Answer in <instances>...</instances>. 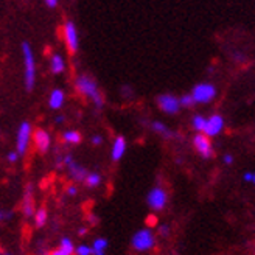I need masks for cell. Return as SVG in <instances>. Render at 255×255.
Listing matches in <instances>:
<instances>
[{"label": "cell", "instance_id": "26", "mask_svg": "<svg viewBox=\"0 0 255 255\" xmlns=\"http://www.w3.org/2000/svg\"><path fill=\"white\" fill-rule=\"evenodd\" d=\"M20 154H19V152L17 151H11L9 152V154L6 156V159H8V162H11V163H14L16 160H17V157H19Z\"/></svg>", "mask_w": 255, "mask_h": 255}, {"label": "cell", "instance_id": "37", "mask_svg": "<svg viewBox=\"0 0 255 255\" xmlns=\"http://www.w3.org/2000/svg\"><path fill=\"white\" fill-rule=\"evenodd\" d=\"M3 255H8V254H3Z\"/></svg>", "mask_w": 255, "mask_h": 255}, {"label": "cell", "instance_id": "17", "mask_svg": "<svg viewBox=\"0 0 255 255\" xmlns=\"http://www.w3.org/2000/svg\"><path fill=\"white\" fill-rule=\"evenodd\" d=\"M62 138H64V142L66 143H72V145H76V143H80L81 142V134L78 131H66L62 134Z\"/></svg>", "mask_w": 255, "mask_h": 255}, {"label": "cell", "instance_id": "29", "mask_svg": "<svg viewBox=\"0 0 255 255\" xmlns=\"http://www.w3.org/2000/svg\"><path fill=\"white\" fill-rule=\"evenodd\" d=\"M101 142H103V138H101L100 135H94L92 137V143L94 145H101Z\"/></svg>", "mask_w": 255, "mask_h": 255}, {"label": "cell", "instance_id": "31", "mask_svg": "<svg viewBox=\"0 0 255 255\" xmlns=\"http://www.w3.org/2000/svg\"><path fill=\"white\" fill-rule=\"evenodd\" d=\"M45 3H47V6H50V8H55V6L58 5V0H45Z\"/></svg>", "mask_w": 255, "mask_h": 255}, {"label": "cell", "instance_id": "10", "mask_svg": "<svg viewBox=\"0 0 255 255\" xmlns=\"http://www.w3.org/2000/svg\"><path fill=\"white\" fill-rule=\"evenodd\" d=\"M224 128V120L221 116H218V114H215V116H212L210 119H207V126H206V131H204V134L209 135V137H215L218 135Z\"/></svg>", "mask_w": 255, "mask_h": 255}, {"label": "cell", "instance_id": "1", "mask_svg": "<svg viewBox=\"0 0 255 255\" xmlns=\"http://www.w3.org/2000/svg\"><path fill=\"white\" fill-rule=\"evenodd\" d=\"M75 87H76V91H78L81 95H84L89 100H92L94 105L98 109L103 108V105H105L103 97H101V94L98 91V86H97V83L92 78H89V76H86V75L78 76L76 81H75Z\"/></svg>", "mask_w": 255, "mask_h": 255}, {"label": "cell", "instance_id": "9", "mask_svg": "<svg viewBox=\"0 0 255 255\" xmlns=\"http://www.w3.org/2000/svg\"><path fill=\"white\" fill-rule=\"evenodd\" d=\"M167 193H165V190H162L160 187H156L149 191L148 195V204L149 207H152L154 210H162L165 207V204H167Z\"/></svg>", "mask_w": 255, "mask_h": 255}, {"label": "cell", "instance_id": "15", "mask_svg": "<svg viewBox=\"0 0 255 255\" xmlns=\"http://www.w3.org/2000/svg\"><path fill=\"white\" fill-rule=\"evenodd\" d=\"M50 69L55 75H59L66 69V62H64V58L61 55H53L52 59H50Z\"/></svg>", "mask_w": 255, "mask_h": 255}, {"label": "cell", "instance_id": "20", "mask_svg": "<svg viewBox=\"0 0 255 255\" xmlns=\"http://www.w3.org/2000/svg\"><path fill=\"white\" fill-rule=\"evenodd\" d=\"M84 182H86V185H87L89 188H94V187L100 185V182H101V176H100L98 173H89Z\"/></svg>", "mask_w": 255, "mask_h": 255}, {"label": "cell", "instance_id": "11", "mask_svg": "<svg viewBox=\"0 0 255 255\" xmlns=\"http://www.w3.org/2000/svg\"><path fill=\"white\" fill-rule=\"evenodd\" d=\"M34 143L36 148L39 152H47V149L50 148V135L47 131L44 129H37L34 132Z\"/></svg>", "mask_w": 255, "mask_h": 255}, {"label": "cell", "instance_id": "23", "mask_svg": "<svg viewBox=\"0 0 255 255\" xmlns=\"http://www.w3.org/2000/svg\"><path fill=\"white\" fill-rule=\"evenodd\" d=\"M61 249H62V251H66V252L70 254V255L76 251L70 238H62V240H61Z\"/></svg>", "mask_w": 255, "mask_h": 255}, {"label": "cell", "instance_id": "34", "mask_svg": "<svg viewBox=\"0 0 255 255\" xmlns=\"http://www.w3.org/2000/svg\"><path fill=\"white\" fill-rule=\"evenodd\" d=\"M52 255H70V254H67L66 251H62V249L59 248L58 251H53V252H52Z\"/></svg>", "mask_w": 255, "mask_h": 255}, {"label": "cell", "instance_id": "13", "mask_svg": "<svg viewBox=\"0 0 255 255\" xmlns=\"http://www.w3.org/2000/svg\"><path fill=\"white\" fill-rule=\"evenodd\" d=\"M125 151H126V140L123 137H117L112 145V159L116 162L120 160L125 154Z\"/></svg>", "mask_w": 255, "mask_h": 255}, {"label": "cell", "instance_id": "2", "mask_svg": "<svg viewBox=\"0 0 255 255\" xmlns=\"http://www.w3.org/2000/svg\"><path fill=\"white\" fill-rule=\"evenodd\" d=\"M22 53H23V67H25V87L27 91H33L36 83V62L33 56V50L28 42H22Z\"/></svg>", "mask_w": 255, "mask_h": 255}, {"label": "cell", "instance_id": "21", "mask_svg": "<svg viewBox=\"0 0 255 255\" xmlns=\"http://www.w3.org/2000/svg\"><path fill=\"white\" fill-rule=\"evenodd\" d=\"M191 123H193V128H195L196 131H199V132H204V131H206L207 120L204 119V117L196 116V117H193V120H191Z\"/></svg>", "mask_w": 255, "mask_h": 255}, {"label": "cell", "instance_id": "4", "mask_svg": "<svg viewBox=\"0 0 255 255\" xmlns=\"http://www.w3.org/2000/svg\"><path fill=\"white\" fill-rule=\"evenodd\" d=\"M64 42H66L69 53L75 55L76 52H78V47H80L78 31H76L75 23L70 20H67L66 23H64Z\"/></svg>", "mask_w": 255, "mask_h": 255}, {"label": "cell", "instance_id": "16", "mask_svg": "<svg viewBox=\"0 0 255 255\" xmlns=\"http://www.w3.org/2000/svg\"><path fill=\"white\" fill-rule=\"evenodd\" d=\"M22 210L25 216H30L33 215V201H31V187H27V191H25V196H23V202H22Z\"/></svg>", "mask_w": 255, "mask_h": 255}, {"label": "cell", "instance_id": "27", "mask_svg": "<svg viewBox=\"0 0 255 255\" xmlns=\"http://www.w3.org/2000/svg\"><path fill=\"white\" fill-rule=\"evenodd\" d=\"M146 224H148L149 227H152V226H156V224H157V218H156V216H152V215H149V216H148V220H146Z\"/></svg>", "mask_w": 255, "mask_h": 255}, {"label": "cell", "instance_id": "33", "mask_svg": "<svg viewBox=\"0 0 255 255\" xmlns=\"http://www.w3.org/2000/svg\"><path fill=\"white\" fill-rule=\"evenodd\" d=\"M67 195H70V196H73V195H76V187H73V185H70V187L67 188Z\"/></svg>", "mask_w": 255, "mask_h": 255}, {"label": "cell", "instance_id": "19", "mask_svg": "<svg viewBox=\"0 0 255 255\" xmlns=\"http://www.w3.org/2000/svg\"><path fill=\"white\" fill-rule=\"evenodd\" d=\"M151 128H152V129H154L157 134H160V135H163V137H171V135H173V132H171L163 123H160V122H154V123L151 125Z\"/></svg>", "mask_w": 255, "mask_h": 255}, {"label": "cell", "instance_id": "18", "mask_svg": "<svg viewBox=\"0 0 255 255\" xmlns=\"http://www.w3.org/2000/svg\"><path fill=\"white\" fill-rule=\"evenodd\" d=\"M106 248H108V240H105V238H97L94 241V245H92L94 255H105Z\"/></svg>", "mask_w": 255, "mask_h": 255}, {"label": "cell", "instance_id": "8", "mask_svg": "<svg viewBox=\"0 0 255 255\" xmlns=\"http://www.w3.org/2000/svg\"><path fill=\"white\" fill-rule=\"evenodd\" d=\"M193 145L196 148V151L204 157V159H210L213 156V148L209 140V135L206 134H196L193 138Z\"/></svg>", "mask_w": 255, "mask_h": 255}, {"label": "cell", "instance_id": "6", "mask_svg": "<svg viewBox=\"0 0 255 255\" xmlns=\"http://www.w3.org/2000/svg\"><path fill=\"white\" fill-rule=\"evenodd\" d=\"M31 138V125L28 122H23L19 129H17V138H16V146H17V152L20 156H23L27 152L28 143Z\"/></svg>", "mask_w": 255, "mask_h": 255}, {"label": "cell", "instance_id": "24", "mask_svg": "<svg viewBox=\"0 0 255 255\" xmlns=\"http://www.w3.org/2000/svg\"><path fill=\"white\" fill-rule=\"evenodd\" d=\"M179 100H181V106H182V108H191V106H193V105L196 103L195 98H193V95H191V94H185V95H182Z\"/></svg>", "mask_w": 255, "mask_h": 255}, {"label": "cell", "instance_id": "25", "mask_svg": "<svg viewBox=\"0 0 255 255\" xmlns=\"http://www.w3.org/2000/svg\"><path fill=\"white\" fill-rule=\"evenodd\" d=\"M75 254H76V255H92V254H94V249H92V248H89V246H86V245H81V246L76 248Z\"/></svg>", "mask_w": 255, "mask_h": 255}, {"label": "cell", "instance_id": "28", "mask_svg": "<svg viewBox=\"0 0 255 255\" xmlns=\"http://www.w3.org/2000/svg\"><path fill=\"white\" fill-rule=\"evenodd\" d=\"M159 232H160V235H162V237L168 235V232H170V227H168V226H160V227H159Z\"/></svg>", "mask_w": 255, "mask_h": 255}, {"label": "cell", "instance_id": "7", "mask_svg": "<svg viewBox=\"0 0 255 255\" xmlns=\"http://www.w3.org/2000/svg\"><path fill=\"white\" fill-rule=\"evenodd\" d=\"M157 105L159 108L167 112V114H177L181 109V100L176 98L174 95H170V94H163L157 98Z\"/></svg>", "mask_w": 255, "mask_h": 255}, {"label": "cell", "instance_id": "14", "mask_svg": "<svg viewBox=\"0 0 255 255\" xmlns=\"http://www.w3.org/2000/svg\"><path fill=\"white\" fill-rule=\"evenodd\" d=\"M64 92L61 91V89H55V91H52V94H50V98H48V105L52 109H59L62 105H64Z\"/></svg>", "mask_w": 255, "mask_h": 255}, {"label": "cell", "instance_id": "22", "mask_svg": "<svg viewBox=\"0 0 255 255\" xmlns=\"http://www.w3.org/2000/svg\"><path fill=\"white\" fill-rule=\"evenodd\" d=\"M45 220H47V212H45V209H39V210L36 212V215H34V223H36V226L37 227H42L45 224Z\"/></svg>", "mask_w": 255, "mask_h": 255}, {"label": "cell", "instance_id": "3", "mask_svg": "<svg viewBox=\"0 0 255 255\" xmlns=\"http://www.w3.org/2000/svg\"><path fill=\"white\" fill-rule=\"evenodd\" d=\"M156 245V237L149 229H143V231H138L132 237V248L138 252H145L152 249Z\"/></svg>", "mask_w": 255, "mask_h": 255}, {"label": "cell", "instance_id": "35", "mask_svg": "<svg viewBox=\"0 0 255 255\" xmlns=\"http://www.w3.org/2000/svg\"><path fill=\"white\" fill-rule=\"evenodd\" d=\"M55 122H56V123H62V122H64V117H61V116H59V117H56V120H55Z\"/></svg>", "mask_w": 255, "mask_h": 255}, {"label": "cell", "instance_id": "30", "mask_svg": "<svg viewBox=\"0 0 255 255\" xmlns=\"http://www.w3.org/2000/svg\"><path fill=\"white\" fill-rule=\"evenodd\" d=\"M243 179H245L246 182H252V181H254V173H246V174L243 176Z\"/></svg>", "mask_w": 255, "mask_h": 255}, {"label": "cell", "instance_id": "36", "mask_svg": "<svg viewBox=\"0 0 255 255\" xmlns=\"http://www.w3.org/2000/svg\"><path fill=\"white\" fill-rule=\"evenodd\" d=\"M252 182H254V184H255V173H254V181H252Z\"/></svg>", "mask_w": 255, "mask_h": 255}, {"label": "cell", "instance_id": "32", "mask_svg": "<svg viewBox=\"0 0 255 255\" xmlns=\"http://www.w3.org/2000/svg\"><path fill=\"white\" fill-rule=\"evenodd\" d=\"M234 162V157L231 156V154H226L224 156V163H227V165H231Z\"/></svg>", "mask_w": 255, "mask_h": 255}, {"label": "cell", "instance_id": "12", "mask_svg": "<svg viewBox=\"0 0 255 255\" xmlns=\"http://www.w3.org/2000/svg\"><path fill=\"white\" fill-rule=\"evenodd\" d=\"M67 168H69V173H70V176H72V179H75V181H78V182H84L86 181V177H87V171L83 168V167H80L78 163L76 162H70L69 165H67Z\"/></svg>", "mask_w": 255, "mask_h": 255}, {"label": "cell", "instance_id": "5", "mask_svg": "<svg viewBox=\"0 0 255 255\" xmlns=\"http://www.w3.org/2000/svg\"><path fill=\"white\" fill-rule=\"evenodd\" d=\"M191 95H193L196 103H209L216 97V87L210 83H201L195 86Z\"/></svg>", "mask_w": 255, "mask_h": 255}]
</instances>
